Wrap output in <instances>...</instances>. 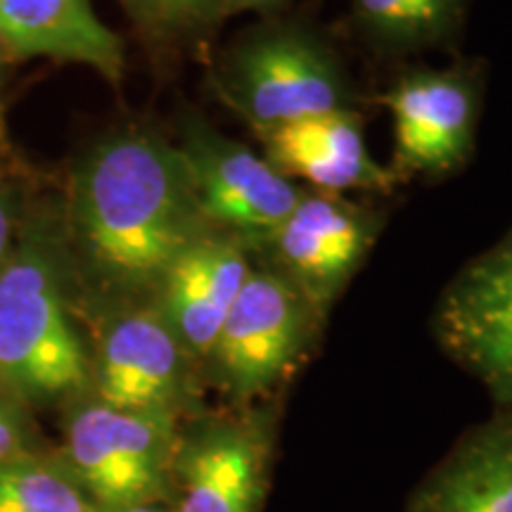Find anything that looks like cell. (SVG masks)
<instances>
[{"instance_id":"6da1fadb","label":"cell","mask_w":512,"mask_h":512,"mask_svg":"<svg viewBox=\"0 0 512 512\" xmlns=\"http://www.w3.org/2000/svg\"><path fill=\"white\" fill-rule=\"evenodd\" d=\"M67 221L86 271L133 302L152 299L171 261L211 230L181 147L147 128L110 133L83 155Z\"/></svg>"},{"instance_id":"7a4b0ae2","label":"cell","mask_w":512,"mask_h":512,"mask_svg":"<svg viewBox=\"0 0 512 512\" xmlns=\"http://www.w3.org/2000/svg\"><path fill=\"white\" fill-rule=\"evenodd\" d=\"M67 247L31 228L0 266V387L22 403L91 394V351L67 294Z\"/></svg>"},{"instance_id":"3957f363","label":"cell","mask_w":512,"mask_h":512,"mask_svg":"<svg viewBox=\"0 0 512 512\" xmlns=\"http://www.w3.org/2000/svg\"><path fill=\"white\" fill-rule=\"evenodd\" d=\"M211 91L252 133L328 112L358 110V91L323 31L273 15L235 38L211 72Z\"/></svg>"},{"instance_id":"277c9868","label":"cell","mask_w":512,"mask_h":512,"mask_svg":"<svg viewBox=\"0 0 512 512\" xmlns=\"http://www.w3.org/2000/svg\"><path fill=\"white\" fill-rule=\"evenodd\" d=\"M325 320L283 273L254 256L204 370L233 406L271 401L309 356Z\"/></svg>"},{"instance_id":"5b68a950","label":"cell","mask_w":512,"mask_h":512,"mask_svg":"<svg viewBox=\"0 0 512 512\" xmlns=\"http://www.w3.org/2000/svg\"><path fill=\"white\" fill-rule=\"evenodd\" d=\"M178 432L181 415L126 411L88 394L69 413L60 460L95 508L162 503Z\"/></svg>"},{"instance_id":"8992f818","label":"cell","mask_w":512,"mask_h":512,"mask_svg":"<svg viewBox=\"0 0 512 512\" xmlns=\"http://www.w3.org/2000/svg\"><path fill=\"white\" fill-rule=\"evenodd\" d=\"M484 76L479 62L418 67L380 95L392 114L394 145L387 166L396 183L437 181L470 164L482 119Z\"/></svg>"},{"instance_id":"52a82bcc","label":"cell","mask_w":512,"mask_h":512,"mask_svg":"<svg viewBox=\"0 0 512 512\" xmlns=\"http://www.w3.org/2000/svg\"><path fill=\"white\" fill-rule=\"evenodd\" d=\"M275 408L230 406L181 422L171 512H261L271 479Z\"/></svg>"},{"instance_id":"ba28073f","label":"cell","mask_w":512,"mask_h":512,"mask_svg":"<svg viewBox=\"0 0 512 512\" xmlns=\"http://www.w3.org/2000/svg\"><path fill=\"white\" fill-rule=\"evenodd\" d=\"M387 214L349 195L306 190L254 256L283 273L323 320L356 278Z\"/></svg>"},{"instance_id":"9c48e42d","label":"cell","mask_w":512,"mask_h":512,"mask_svg":"<svg viewBox=\"0 0 512 512\" xmlns=\"http://www.w3.org/2000/svg\"><path fill=\"white\" fill-rule=\"evenodd\" d=\"M181 147L197 204L211 230L259 249L297 207L304 188L266 162L261 152L233 140L207 119L188 114Z\"/></svg>"},{"instance_id":"30bf717a","label":"cell","mask_w":512,"mask_h":512,"mask_svg":"<svg viewBox=\"0 0 512 512\" xmlns=\"http://www.w3.org/2000/svg\"><path fill=\"white\" fill-rule=\"evenodd\" d=\"M434 332L496 408L512 411V223L453 275L434 311Z\"/></svg>"},{"instance_id":"8fae6325","label":"cell","mask_w":512,"mask_h":512,"mask_svg":"<svg viewBox=\"0 0 512 512\" xmlns=\"http://www.w3.org/2000/svg\"><path fill=\"white\" fill-rule=\"evenodd\" d=\"M91 366V396L110 406L181 415L192 401L197 363L150 299L107 316Z\"/></svg>"},{"instance_id":"7c38bea8","label":"cell","mask_w":512,"mask_h":512,"mask_svg":"<svg viewBox=\"0 0 512 512\" xmlns=\"http://www.w3.org/2000/svg\"><path fill=\"white\" fill-rule=\"evenodd\" d=\"M254 268V252L233 235L207 230L171 261L150 302L188 351L204 366L223 320Z\"/></svg>"},{"instance_id":"4fadbf2b","label":"cell","mask_w":512,"mask_h":512,"mask_svg":"<svg viewBox=\"0 0 512 512\" xmlns=\"http://www.w3.org/2000/svg\"><path fill=\"white\" fill-rule=\"evenodd\" d=\"M266 162L306 190L392 192L396 178L370 152L358 110L328 112L254 133Z\"/></svg>"},{"instance_id":"5bb4252c","label":"cell","mask_w":512,"mask_h":512,"mask_svg":"<svg viewBox=\"0 0 512 512\" xmlns=\"http://www.w3.org/2000/svg\"><path fill=\"white\" fill-rule=\"evenodd\" d=\"M0 36L12 60L83 64L110 83L124 76V41L95 15L91 0H0Z\"/></svg>"},{"instance_id":"9a60e30c","label":"cell","mask_w":512,"mask_h":512,"mask_svg":"<svg viewBox=\"0 0 512 512\" xmlns=\"http://www.w3.org/2000/svg\"><path fill=\"white\" fill-rule=\"evenodd\" d=\"M408 512H512V411L465 432L425 477Z\"/></svg>"},{"instance_id":"2e32d148","label":"cell","mask_w":512,"mask_h":512,"mask_svg":"<svg viewBox=\"0 0 512 512\" xmlns=\"http://www.w3.org/2000/svg\"><path fill=\"white\" fill-rule=\"evenodd\" d=\"M470 0H351L356 34L377 53L448 46L463 29Z\"/></svg>"},{"instance_id":"e0dca14e","label":"cell","mask_w":512,"mask_h":512,"mask_svg":"<svg viewBox=\"0 0 512 512\" xmlns=\"http://www.w3.org/2000/svg\"><path fill=\"white\" fill-rule=\"evenodd\" d=\"M62 460L34 451L0 465V512H95Z\"/></svg>"},{"instance_id":"ac0fdd59","label":"cell","mask_w":512,"mask_h":512,"mask_svg":"<svg viewBox=\"0 0 512 512\" xmlns=\"http://www.w3.org/2000/svg\"><path fill=\"white\" fill-rule=\"evenodd\" d=\"M176 38H207L226 19L223 0H166Z\"/></svg>"},{"instance_id":"d6986e66","label":"cell","mask_w":512,"mask_h":512,"mask_svg":"<svg viewBox=\"0 0 512 512\" xmlns=\"http://www.w3.org/2000/svg\"><path fill=\"white\" fill-rule=\"evenodd\" d=\"M31 453L27 403L0 387V465Z\"/></svg>"},{"instance_id":"ffe728a7","label":"cell","mask_w":512,"mask_h":512,"mask_svg":"<svg viewBox=\"0 0 512 512\" xmlns=\"http://www.w3.org/2000/svg\"><path fill=\"white\" fill-rule=\"evenodd\" d=\"M119 5L124 8L128 19L136 24L140 34L150 41L166 43L176 38L166 0H119Z\"/></svg>"},{"instance_id":"44dd1931","label":"cell","mask_w":512,"mask_h":512,"mask_svg":"<svg viewBox=\"0 0 512 512\" xmlns=\"http://www.w3.org/2000/svg\"><path fill=\"white\" fill-rule=\"evenodd\" d=\"M17 200L12 190L0 188V266L5 264L17 242Z\"/></svg>"},{"instance_id":"7402d4cb","label":"cell","mask_w":512,"mask_h":512,"mask_svg":"<svg viewBox=\"0 0 512 512\" xmlns=\"http://www.w3.org/2000/svg\"><path fill=\"white\" fill-rule=\"evenodd\" d=\"M226 3V15H238V12H259L264 17L280 15L290 0H223Z\"/></svg>"},{"instance_id":"603a6c76","label":"cell","mask_w":512,"mask_h":512,"mask_svg":"<svg viewBox=\"0 0 512 512\" xmlns=\"http://www.w3.org/2000/svg\"><path fill=\"white\" fill-rule=\"evenodd\" d=\"M95 512H171L164 508L162 503H145V505H131V508H117V510H95Z\"/></svg>"},{"instance_id":"cb8c5ba5","label":"cell","mask_w":512,"mask_h":512,"mask_svg":"<svg viewBox=\"0 0 512 512\" xmlns=\"http://www.w3.org/2000/svg\"><path fill=\"white\" fill-rule=\"evenodd\" d=\"M10 60H12L10 50H8V46H5L3 36H0V74H3V72H5V67H8V64H10Z\"/></svg>"}]
</instances>
